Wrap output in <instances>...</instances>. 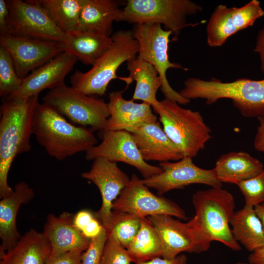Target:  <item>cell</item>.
Here are the masks:
<instances>
[{
    "mask_svg": "<svg viewBox=\"0 0 264 264\" xmlns=\"http://www.w3.org/2000/svg\"><path fill=\"white\" fill-rule=\"evenodd\" d=\"M192 202L195 214L187 222L208 249L213 241L235 251L241 249L230 227L235 212V199L230 192L222 188L198 190L193 194Z\"/></svg>",
    "mask_w": 264,
    "mask_h": 264,
    "instance_id": "obj_3",
    "label": "cell"
},
{
    "mask_svg": "<svg viewBox=\"0 0 264 264\" xmlns=\"http://www.w3.org/2000/svg\"><path fill=\"white\" fill-rule=\"evenodd\" d=\"M236 241L248 251L264 247V231L254 207L244 205L235 212L230 223Z\"/></svg>",
    "mask_w": 264,
    "mask_h": 264,
    "instance_id": "obj_28",
    "label": "cell"
},
{
    "mask_svg": "<svg viewBox=\"0 0 264 264\" xmlns=\"http://www.w3.org/2000/svg\"><path fill=\"white\" fill-rule=\"evenodd\" d=\"M179 92L186 99H202L212 105L221 99H230L244 117L264 119V79L240 78L224 82L216 78L205 80L190 77Z\"/></svg>",
    "mask_w": 264,
    "mask_h": 264,
    "instance_id": "obj_4",
    "label": "cell"
},
{
    "mask_svg": "<svg viewBox=\"0 0 264 264\" xmlns=\"http://www.w3.org/2000/svg\"><path fill=\"white\" fill-rule=\"evenodd\" d=\"M141 219L128 213L112 210L105 228L107 235L114 238L126 248L137 233Z\"/></svg>",
    "mask_w": 264,
    "mask_h": 264,
    "instance_id": "obj_31",
    "label": "cell"
},
{
    "mask_svg": "<svg viewBox=\"0 0 264 264\" xmlns=\"http://www.w3.org/2000/svg\"><path fill=\"white\" fill-rule=\"evenodd\" d=\"M107 238V232L104 228L98 237L91 240L88 247L83 253L82 264H101Z\"/></svg>",
    "mask_w": 264,
    "mask_h": 264,
    "instance_id": "obj_35",
    "label": "cell"
},
{
    "mask_svg": "<svg viewBox=\"0 0 264 264\" xmlns=\"http://www.w3.org/2000/svg\"><path fill=\"white\" fill-rule=\"evenodd\" d=\"M157 231L162 244V258L171 259L182 252L200 253L208 249L188 222L175 217L157 215L147 217Z\"/></svg>",
    "mask_w": 264,
    "mask_h": 264,
    "instance_id": "obj_17",
    "label": "cell"
},
{
    "mask_svg": "<svg viewBox=\"0 0 264 264\" xmlns=\"http://www.w3.org/2000/svg\"><path fill=\"white\" fill-rule=\"evenodd\" d=\"M264 16V11L257 0H251L239 7L218 5L207 24V44L211 47L222 45L231 36L252 26Z\"/></svg>",
    "mask_w": 264,
    "mask_h": 264,
    "instance_id": "obj_15",
    "label": "cell"
},
{
    "mask_svg": "<svg viewBox=\"0 0 264 264\" xmlns=\"http://www.w3.org/2000/svg\"><path fill=\"white\" fill-rule=\"evenodd\" d=\"M126 249L135 263L162 257L159 236L147 218L141 219L139 230Z\"/></svg>",
    "mask_w": 264,
    "mask_h": 264,
    "instance_id": "obj_29",
    "label": "cell"
},
{
    "mask_svg": "<svg viewBox=\"0 0 264 264\" xmlns=\"http://www.w3.org/2000/svg\"><path fill=\"white\" fill-rule=\"evenodd\" d=\"M256 213L261 221L264 231V202L254 207Z\"/></svg>",
    "mask_w": 264,
    "mask_h": 264,
    "instance_id": "obj_43",
    "label": "cell"
},
{
    "mask_svg": "<svg viewBox=\"0 0 264 264\" xmlns=\"http://www.w3.org/2000/svg\"><path fill=\"white\" fill-rule=\"evenodd\" d=\"M213 169L221 182L237 184L256 176L264 168L259 160L246 152L240 151L221 155Z\"/></svg>",
    "mask_w": 264,
    "mask_h": 264,
    "instance_id": "obj_25",
    "label": "cell"
},
{
    "mask_svg": "<svg viewBox=\"0 0 264 264\" xmlns=\"http://www.w3.org/2000/svg\"><path fill=\"white\" fill-rule=\"evenodd\" d=\"M112 42L111 36L91 31H78L67 34L64 52L75 56L85 65L93 66Z\"/></svg>",
    "mask_w": 264,
    "mask_h": 264,
    "instance_id": "obj_26",
    "label": "cell"
},
{
    "mask_svg": "<svg viewBox=\"0 0 264 264\" xmlns=\"http://www.w3.org/2000/svg\"><path fill=\"white\" fill-rule=\"evenodd\" d=\"M111 37L110 46L89 70H76L71 76L70 82L75 89L88 95L102 96L110 83L120 78L116 74L120 66L137 57L138 43L132 30H118Z\"/></svg>",
    "mask_w": 264,
    "mask_h": 264,
    "instance_id": "obj_5",
    "label": "cell"
},
{
    "mask_svg": "<svg viewBox=\"0 0 264 264\" xmlns=\"http://www.w3.org/2000/svg\"><path fill=\"white\" fill-rule=\"evenodd\" d=\"M129 78L135 81V87L132 99L141 100L150 104L152 107L160 106L156 98V93L161 88L162 82L156 69L148 62L136 57L127 62Z\"/></svg>",
    "mask_w": 264,
    "mask_h": 264,
    "instance_id": "obj_27",
    "label": "cell"
},
{
    "mask_svg": "<svg viewBox=\"0 0 264 264\" xmlns=\"http://www.w3.org/2000/svg\"><path fill=\"white\" fill-rule=\"evenodd\" d=\"M8 33L14 35L63 43L66 35L55 24L37 0H7Z\"/></svg>",
    "mask_w": 264,
    "mask_h": 264,
    "instance_id": "obj_10",
    "label": "cell"
},
{
    "mask_svg": "<svg viewBox=\"0 0 264 264\" xmlns=\"http://www.w3.org/2000/svg\"><path fill=\"white\" fill-rule=\"evenodd\" d=\"M248 260L251 264H264V247L251 252Z\"/></svg>",
    "mask_w": 264,
    "mask_h": 264,
    "instance_id": "obj_42",
    "label": "cell"
},
{
    "mask_svg": "<svg viewBox=\"0 0 264 264\" xmlns=\"http://www.w3.org/2000/svg\"><path fill=\"white\" fill-rule=\"evenodd\" d=\"M34 196L33 189L25 182L16 184L13 192L0 201V251H6L16 245L21 237L17 225L19 209Z\"/></svg>",
    "mask_w": 264,
    "mask_h": 264,
    "instance_id": "obj_22",
    "label": "cell"
},
{
    "mask_svg": "<svg viewBox=\"0 0 264 264\" xmlns=\"http://www.w3.org/2000/svg\"><path fill=\"white\" fill-rule=\"evenodd\" d=\"M91 128L76 126L51 108L42 103L36 106L33 116L32 132L47 153L58 160L98 144Z\"/></svg>",
    "mask_w": 264,
    "mask_h": 264,
    "instance_id": "obj_2",
    "label": "cell"
},
{
    "mask_svg": "<svg viewBox=\"0 0 264 264\" xmlns=\"http://www.w3.org/2000/svg\"><path fill=\"white\" fill-rule=\"evenodd\" d=\"M50 252V243L43 233L31 229L13 248L0 251V264H44Z\"/></svg>",
    "mask_w": 264,
    "mask_h": 264,
    "instance_id": "obj_23",
    "label": "cell"
},
{
    "mask_svg": "<svg viewBox=\"0 0 264 264\" xmlns=\"http://www.w3.org/2000/svg\"><path fill=\"white\" fill-rule=\"evenodd\" d=\"M131 133L143 159L160 162L178 161L182 154L157 121L144 124Z\"/></svg>",
    "mask_w": 264,
    "mask_h": 264,
    "instance_id": "obj_20",
    "label": "cell"
},
{
    "mask_svg": "<svg viewBox=\"0 0 264 264\" xmlns=\"http://www.w3.org/2000/svg\"><path fill=\"white\" fill-rule=\"evenodd\" d=\"M42 101L73 125L94 131L103 130L110 116L107 103L103 99L66 85L50 90Z\"/></svg>",
    "mask_w": 264,
    "mask_h": 264,
    "instance_id": "obj_8",
    "label": "cell"
},
{
    "mask_svg": "<svg viewBox=\"0 0 264 264\" xmlns=\"http://www.w3.org/2000/svg\"><path fill=\"white\" fill-rule=\"evenodd\" d=\"M132 31L138 43L137 57L151 64L157 71L162 82L161 91L165 98L179 105L188 104L190 101L174 90L167 78L166 73L169 68L188 70L181 64L169 60V44L173 32L163 29L159 23L136 24Z\"/></svg>",
    "mask_w": 264,
    "mask_h": 264,
    "instance_id": "obj_9",
    "label": "cell"
},
{
    "mask_svg": "<svg viewBox=\"0 0 264 264\" xmlns=\"http://www.w3.org/2000/svg\"><path fill=\"white\" fill-rule=\"evenodd\" d=\"M95 216L88 210H81L74 214L73 222L74 226L81 231L95 218Z\"/></svg>",
    "mask_w": 264,
    "mask_h": 264,
    "instance_id": "obj_37",
    "label": "cell"
},
{
    "mask_svg": "<svg viewBox=\"0 0 264 264\" xmlns=\"http://www.w3.org/2000/svg\"><path fill=\"white\" fill-rule=\"evenodd\" d=\"M160 103L153 109L159 115L166 134L180 150L183 157L196 156L212 137L211 130L200 113L165 98Z\"/></svg>",
    "mask_w": 264,
    "mask_h": 264,
    "instance_id": "obj_6",
    "label": "cell"
},
{
    "mask_svg": "<svg viewBox=\"0 0 264 264\" xmlns=\"http://www.w3.org/2000/svg\"><path fill=\"white\" fill-rule=\"evenodd\" d=\"M120 3L115 0H84L79 30L110 36L113 22H119L122 10Z\"/></svg>",
    "mask_w": 264,
    "mask_h": 264,
    "instance_id": "obj_24",
    "label": "cell"
},
{
    "mask_svg": "<svg viewBox=\"0 0 264 264\" xmlns=\"http://www.w3.org/2000/svg\"><path fill=\"white\" fill-rule=\"evenodd\" d=\"M254 50L259 55L260 69L264 74V26L257 33Z\"/></svg>",
    "mask_w": 264,
    "mask_h": 264,
    "instance_id": "obj_39",
    "label": "cell"
},
{
    "mask_svg": "<svg viewBox=\"0 0 264 264\" xmlns=\"http://www.w3.org/2000/svg\"><path fill=\"white\" fill-rule=\"evenodd\" d=\"M38 97L35 95L24 101H2L0 120V199L14 191L8 185V176L15 158L31 149L32 119L34 110L39 103Z\"/></svg>",
    "mask_w": 264,
    "mask_h": 264,
    "instance_id": "obj_1",
    "label": "cell"
},
{
    "mask_svg": "<svg viewBox=\"0 0 264 264\" xmlns=\"http://www.w3.org/2000/svg\"><path fill=\"white\" fill-rule=\"evenodd\" d=\"M83 252L72 251L56 256H49L44 264H82Z\"/></svg>",
    "mask_w": 264,
    "mask_h": 264,
    "instance_id": "obj_36",
    "label": "cell"
},
{
    "mask_svg": "<svg viewBox=\"0 0 264 264\" xmlns=\"http://www.w3.org/2000/svg\"><path fill=\"white\" fill-rule=\"evenodd\" d=\"M258 120L259 125L254 140V147L257 151L264 152V119Z\"/></svg>",
    "mask_w": 264,
    "mask_h": 264,
    "instance_id": "obj_41",
    "label": "cell"
},
{
    "mask_svg": "<svg viewBox=\"0 0 264 264\" xmlns=\"http://www.w3.org/2000/svg\"><path fill=\"white\" fill-rule=\"evenodd\" d=\"M57 26L66 35L79 30L84 0H39Z\"/></svg>",
    "mask_w": 264,
    "mask_h": 264,
    "instance_id": "obj_30",
    "label": "cell"
},
{
    "mask_svg": "<svg viewBox=\"0 0 264 264\" xmlns=\"http://www.w3.org/2000/svg\"><path fill=\"white\" fill-rule=\"evenodd\" d=\"M202 9L190 0H128L122 8L119 22L163 24L165 29L176 37L188 25L187 18Z\"/></svg>",
    "mask_w": 264,
    "mask_h": 264,
    "instance_id": "obj_7",
    "label": "cell"
},
{
    "mask_svg": "<svg viewBox=\"0 0 264 264\" xmlns=\"http://www.w3.org/2000/svg\"><path fill=\"white\" fill-rule=\"evenodd\" d=\"M9 10L6 0H0V34L8 33Z\"/></svg>",
    "mask_w": 264,
    "mask_h": 264,
    "instance_id": "obj_40",
    "label": "cell"
},
{
    "mask_svg": "<svg viewBox=\"0 0 264 264\" xmlns=\"http://www.w3.org/2000/svg\"><path fill=\"white\" fill-rule=\"evenodd\" d=\"M73 214L64 212L59 216L48 214L42 232L51 246L50 256L72 251L84 252L90 240L86 238L74 226Z\"/></svg>",
    "mask_w": 264,
    "mask_h": 264,
    "instance_id": "obj_21",
    "label": "cell"
},
{
    "mask_svg": "<svg viewBox=\"0 0 264 264\" xmlns=\"http://www.w3.org/2000/svg\"><path fill=\"white\" fill-rule=\"evenodd\" d=\"M77 61L73 55L63 52L23 78L19 90L6 99L24 101L39 95L44 89L52 90L65 85L66 77Z\"/></svg>",
    "mask_w": 264,
    "mask_h": 264,
    "instance_id": "obj_18",
    "label": "cell"
},
{
    "mask_svg": "<svg viewBox=\"0 0 264 264\" xmlns=\"http://www.w3.org/2000/svg\"><path fill=\"white\" fill-rule=\"evenodd\" d=\"M159 166L162 169L161 173L141 180L148 187L156 190L160 196L193 184H205L212 188L222 186L214 169L201 168L194 163L191 157H184L175 162H160Z\"/></svg>",
    "mask_w": 264,
    "mask_h": 264,
    "instance_id": "obj_13",
    "label": "cell"
},
{
    "mask_svg": "<svg viewBox=\"0 0 264 264\" xmlns=\"http://www.w3.org/2000/svg\"><path fill=\"white\" fill-rule=\"evenodd\" d=\"M131 262L126 248L114 238L107 236L100 264H130Z\"/></svg>",
    "mask_w": 264,
    "mask_h": 264,
    "instance_id": "obj_34",
    "label": "cell"
},
{
    "mask_svg": "<svg viewBox=\"0 0 264 264\" xmlns=\"http://www.w3.org/2000/svg\"><path fill=\"white\" fill-rule=\"evenodd\" d=\"M187 256L185 254H181L171 259L156 257L147 261L136 263L135 264H187Z\"/></svg>",
    "mask_w": 264,
    "mask_h": 264,
    "instance_id": "obj_38",
    "label": "cell"
},
{
    "mask_svg": "<svg viewBox=\"0 0 264 264\" xmlns=\"http://www.w3.org/2000/svg\"><path fill=\"white\" fill-rule=\"evenodd\" d=\"M0 45L11 57L16 72L22 79L64 52L62 42L0 34Z\"/></svg>",
    "mask_w": 264,
    "mask_h": 264,
    "instance_id": "obj_12",
    "label": "cell"
},
{
    "mask_svg": "<svg viewBox=\"0 0 264 264\" xmlns=\"http://www.w3.org/2000/svg\"><path fill=\"white\" fill-rule=\"evenodd\" d=\"M22 80L16 72L11 57L0 45V96L2 100L17 91Z\"/></svg>",
    "mask_w": 264,
    "mask_h": 264,
    "instance_id": "obj_32",
    "label": "cell"
},
{
    "mask_svg": "<svg viewBox=\"0 0 264 264\" xmlns=\"http://www.w3.org/2000/svg\"><path fill=\"white\" fill-rule=\"evenodd\" d=\"M133 174L128 185L112 204V210L129 213L140 218L166 215L179 220H186L185 211L177 203L151 192Z\"/></svg>",
    "mask_w": 264,
    "mask_h": 264,
    "instance_id": "obj_11",
    "label": "cell"
},
{
    "mask_svg": "<svg viewBox=\"0 0 264 264\" xmlns=\"http://www.w3.org/2000/svg\"><path fill=\"white\" fill-rule=\"evenodd\" d=\"M236 185L243 196L245 205L254 207L264 202V169L256 176Z\"/></svg>",
    "mask_w": 264,
    "mask_h": 264,
    "instance_id": "obj_33",
    "label": "cell"
},
{
    "mask_svg": "<svg viewBox=\"0 0 264 264\" xmlns=\"http://www.w3.org/2000/svg\"><path fill=\"white\" fill-rule=\"evenodd\" d=\"M81 176L92 182L99 190L102 204L95 215L105 229L111 216L113 202L128 185L131 178L117 163L102 157L95 158L89 170L82 173Z\"/></svg>",
    "mask_w": 264,
    "mask_h": 264,
    "instance_id": "obj_16",
    "label": "cell"
},
{
    "mask_svg": "<svg viewBox=\"0 0 264 264\" xmlns=\"http://www.w3.org/2000/svg\"><path fill=\"white\" fill-rule=\"evenodd\" d=\"M123 92L120 90L109 93L107 106L110 116L103 130L130 132L144 124L157 121V117L150 104L125 99Z\"/></svg>",
    "mask_w": 264,
    "mask_h": 264,
    "instance_id": "obj_19",
    "label": "cell"
},
{
    "mask_svg": "<svg viewBox=\"0 0 264 264\" xmlns=\"http://www.w3.org/2000/svg\"><path fill=\"white\" fill-rule=\"evenodd\" d=\"M99 135L101 142L86 152V159L102 157L112 162H124L135 168L143 178L162 172L160 166L151 165L143 159L131 132L125 130H102Z\"/></svg>",
    "mask_w": 264,
    "mask_h": 264,
    "instance_id": "obj_14",
    "label": "cell"
},
{
    "mask_svg": "<svg viewBox=\"0 0 264 264\" xmlns=\"http://www.w3.org/2000/svg\"><path fill=\"white\" fill-rule=\"evenodd\" d=\"M235 264H251L250 263H242V262H238L236 263Z\"/></svg>",
    "mask_w": 264,
    "mask_h": 264,
    "instance_id": "obj_44",
    "label": "cell"
}]
</instances>
